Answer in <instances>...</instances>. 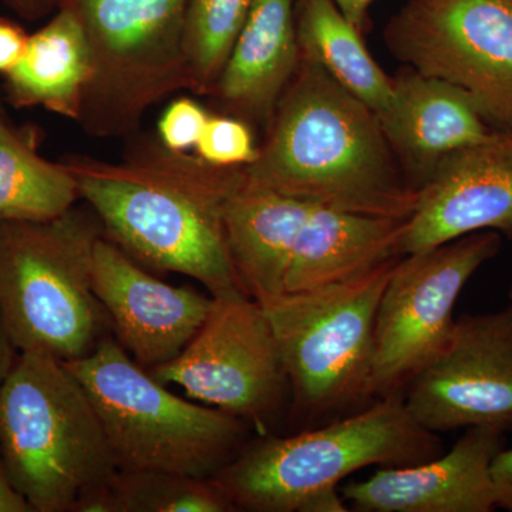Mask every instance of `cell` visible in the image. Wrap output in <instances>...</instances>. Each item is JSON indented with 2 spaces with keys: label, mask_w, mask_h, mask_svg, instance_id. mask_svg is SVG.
<instances>
[{
  "label": "cell",
  "mask_w": 512,
  "mask_h": 512,
  "mask_svg": "<svg viewBox=\"0 0 512 512\" xmlns=\"http://www.w3.org/2000/svg\"><path fill=\"white\" fill-rule=\"evenodd\" d=\"M37 140L33 128L0 130V225L52 220L80 201L67 165L43 157Z\"/></svg>",
  "instance_id": "22"
},
{
  "label": "cell",
  "mask_w": 512,
  "mask_h": 512,
  "mask_svg": "<svg viewBox=\"0 0 512 512\" xmlns=\"http://www.w3.org/2000/svg\"><path fill=\"white\" fill-rule=\"evenodd\" d=\"M0 6L26 22H39L53 15L57 0H0Z\"/></svg>",
  "instance_id": "29"
},
{
  "label": "cell",
  "mask_w": 512,
  "mask_h": 512,
  "mask_svg": "<svg viewBox=\"0 0 512 512\" xmlns=\"http://www.w3.org/2000/svg\"><path fill=\"white\" fill-rule=\"evenodd\" d=\"M495 501L497 508L512 512V448L503 450L494 457L491 464Z\"/></svg>",
  "instance_id": "28"
},
{
  "label": "cell",
  "mask_w": 512,
  "mask_h": 512,
  "mask_svg": "<svg viewBox=\"0 0 512 512\" xmlns=\"http://www.w3.org/2000/svg\"><path fill=\"white\" fill-rule=\"evenodd\" d=\"M424 429L512 430V299L500 311L463 315L446 348L406 387Z\"/></svg>",
  "instance_id": "12"
},
{
  "label": "cell",
  "mask_w": 512,
  "mask_h": 512,
  "mask_svg": "<svg viewBox=\"0 0 512 512\" xmlns=\"http://www.w3.org/2000/svg\"><path fill=\"white\" fill-rule=\"evenodd\" d=\"M393 89L392 106L379 120L417 191L448 154L498 133L466 93L443 80L406 66L393 77Z\"/></svg>",
  "instance_id": "16"
},
{
  "label": "cell",
  "mask_w": 512,
  "mask_h": 512,
  "mask_svg": "<svg viewBox=\"0 0 512 512\" xmlns=\"http://www.w3.org/2000/svg\"><path fill=\"white\" fill-rule=\"evenodd\" d=\"M19 353V349L10 338L8 328L3 322L2 313H0V390L8 379L9 373L12 372Z\"/></svg>",
  "instance_id": "31"
},
{
  "label": "cell",
  "mask_w": 512,
  "mask_h": 512,
  "mask_svg": "<svg viewBox=\"0 0 512 512\" xmlns=\"http://www.w3.org/2000/svg\"><path fill=\"white\" fill-rule=\"evenodd\" d=\"M0 451L33 512H73L119 471L82 383L37 353H19L0 390Z\"/></svg>",
  "instance_id": "5"
},
{
  "label": "cell",
  "mask_w": 512,
  "mask_h": 512,
  "mask_svg": "<svg viewBox=\"0 0 512 512\" xmlns=\"http://www.w3.org/2000/svg\"><path fill=\"white\" fill-rule=\"evenodd\" d=\"M501 244L500 232H473L397 261L376 312V400L403 393L443 352L456 325L458 296Z\"/></svg>",
  "instance_id": "11"
},
{
  "label": "cell",
  "mask_w": 512,
  "mask_h": 512,
  "mask_svg": "<svg viewBox=\"0 0 512 512\" xmlns=\"http://www.w3.org/2000/svg\"><path fill=\"white\" fill-rule=\"evenodd\" d=\"M80 201L104 237L156 274L200 282L211 296L242 289L229 255L225 211L244 168H221L168 150L156 136L134 138L117 161L63 158Z\"/></svg>",
  "instance_id": "1"
},
{
  "label": "cell",
  "mask_w": 512,
  "mask_h": 512,
  "mask_svg": "<svg viewBox=\"0 0 512 512\" xmlns=\"http://www.w3.org/2000/svg\"><path fill=\"white\" fill-rule=\"evenodd\" d=\"M505 446L500 430L471 427L447 454L412 466L382 467L339 487L357 512H491V464Z\"/></svg>",
  "instance_id": "15"
},
{
  "label": "cell",
  "mask_w": 512,
  "mask_h": 512,
  "mask_svg": "<svg viewBox=\"0 0 512 512\" xmlns=\"http://www.w3.org/2000/svg\"><path fill=\"white\" fill-rule=\"evenodd\" d=\"M245 181L333 210L407 220L419 191L375 111L301 56Z\"/></svg>",
  "instance_id": "2"
},
{
  "label": "cell",
  "mask_w": 512,
  "mask_h": 512,
  "mask_svg": "<svg viewBox=\"0 0 512 512\" xmlns=\"http://www.w3.org/2000/svg\"><path fill=\"white\" fill-rule=\"evenodd\" d=\"M399 259L348 281L261 303L278 342L296 419L359 412L375 402L376 312Z\"/></svg>",
  "instance_id": "7"
},
{
  "label": "cell",
  "mask_w": 512,
  "mask_h": 512,
  "mask_svg": "<svg viewBox=\"0 0 512 512\" xmlns=\"http://www.w3.org/2000/svg\"><path fill=\"white\" fill-rule=\"evenodd\" d=\"M64 365L89 394L119 470L214 478L251 439L247 423L177 396L113 336Z\"/></svg>",
  "instance_id": "6"
},
{
  "label": "cell",
  "mask_w": 512,
  "mask_h": 512,
  "mask_svg": "<svg viewBox=\"0 0 512 512\" xmlns=\"http://www.w3.org/2000/svg\"><path fill=\"white\" fill-rule=\"evenodd\" d=\"M6 124H9V121L6 119L5 110H3L2 103H0V130H2Z\"/></svg>",
  "instance_id": "33"
},
{
  "label": "cell",
  "mask_w": 512,
  "mask_h": 512,
  "mask_svg": "<svg viewBox=\"0 0 512 512\" xmlns=\"http://www.w3.org/2000/svg\"><path fill=\"white\" fill-rule=\"evenodd\" d=\"M188 399L269 434L289 394L281 352L261 303L234 289L212 296L207 319L171 362L148 370Z\"/></svg>",
  "instance_id": "9"
},
{
  "label": "cell",
  "mask_w": 512,
  "mask_h": 512,
  "mask_svg": "<svg viewBox=\"0 0 512 512\" xmlns=\"http://www.w3.org/2000/svg\"><path fill=\"white\" fill-rule=\"evenodd\" d=\"M210 114L194 97H175L158 119L156 137L175 153H194Z\"/></svg>",
  "instance_id": "26"
},
{
  "label": "cell",
  "mask_w": 512,
  "mask_h": 512,
  "mask_svg": "<svg viewBox=\"0 0 512 512\" xmlns=\"http://www.w3.org/2000/svg\"><path fill=\"white\" fill-rule=\"evenodd\" d=\"M214 478L160 470H119L80 498L73 512H234Z\"/></svg>",
  "instance_id": "23"
},
{
  "label": "cell",
  "mask_w": 512,
  "mask_h": 512,
  "mask_svg": "<svg viewBox=\"0 0 512 512\" xmlns=\"http://www.w3.org/2000/svg\"><path fill=\"white\" fill-rule=\"evenodd\" d=\"M93 288L113 338L147 370L180 355L212 305L211 295L161 281L106 237L94 249Z\"/></svg>",
  "instance_id": "13"
},
{
  "label": "cell",
  "mask_w": 512,
  "mask_h": 512,
  "mask_svg": "<svg viewBox=\"0 0 512 512\" xmlns=\"http://www.w3.org/2000/svg\"><path fill=\"white\" fill-rule=\"evenodd\" d=\"M188 0H57L86 33L93 76L80 119L97 138L131 137L148 110L188 92ZM56 8V9H57Z\"/></svg>",
  "instance_id": "8"
},
{
  "label": "cell",
  "mask_w": 512,
  "mask_h": 512,
  "mask_svg": "<svg viewBox=\"0 0 512 512\" xmlns=\"http://www.w3.org/2000/svg\"><path fill=\"white\" fill-rule=\"evenodd\" d=\"M295 3L255 0L210 94L217 113L265 133L301 62Z\"/></svg>",
  "instance_id": "17"
},
{
  "label": "cell",
  "mask_w": 512,
  "mask_h": 512,
  "mask_svg": "<svg viewBox=\"0 0 512 512\" xmlns=\"http://www.w3.org/2000/svg\"><path fill=\"white\" fill-rule=\"evenodd\" d=\"M346 19L359 32L365 33L369 25V10L375 0H335Z\"/></svg>",
  "instance_id": "32"
},
{
  "label": "cell",
  "mask_w": 512,
  "mask_h": 512,
  "mask_svg": "<svg viewBox=\"0 0 512 512\" xmlns=\"http://www.w3.org/2000/svg\"><path fill=\"white\" fill-rule=\"evenodd\" d=\"M92 76L82 25L70 10L57 8L42 28L29 33L25 53L3 77V86L15 109H43L77 124Z\"/></svg>",
  "instance_id": "20"
},
{
  "label": "cell",
  "mask_w": 512,
  "mask_h": 512,
  "mask_svg": "<svg viewBox=\"0 0 512 512\" xmlns=\"http://www.w3.org/2000/svg\"><path fill=\"white\" fill-rule=\"evenodd\" d=\"M254 127L247 121L211 113L194 154L205 163L221 168H244L258 157Z\"/></svg>",
  "instance_id": "25"
},
{
  "label": "cell",
  "mask_w": 512,
  "mask_h": 512,
  "mask_svg": "<svg viewBox=\"0 0 512 512\" xmlns=\"http://www.w3.org/2000/svg\"><path fill=\"white\" fill-rule=\"evenodd\" d=\"M397 60L467 94L512 131V0H409L384 29Z\"/></svg>",
  "instance_id": "10"
},
{
  "label": "cell",
  "mask_w": 512,
  "mask_h": 512,
  "mask_svg": "<svg viewBox=\"0 0 512 512\" xmlns=\"http://www.w3.org/2000/svg\"><path fill=\"white\" fill-rule=\"evenodd\" d=\"M29 33L20 23L0 18V76L15 69L28 45Z\"/></svg>",
  "instance_id": "27"
},
{
  "label": "cell",
  "mask_w": 512,
  "mask_h": 512,
  "mask_svg": "<svg viewBox=\"0 0 512 512\" xmlns=\"http://www.w3.org/2000/svg\"><path fill=\"white\" fill-rule=\"evenodd\" d=\"M312 202L244 184L225 211L229 255L242 291L264 303L285 293L293 245Z\"/></svg>",
  "instance_id": "19"
},
{
  "label": "cell",
  "mask_w": 512,
  "mask_h": 512,
  "mask_svg": "<svg viewBox=\"0 0 512 512\" xmlns=\"http://www.w3.org/2000/svg\"><path fill=\"white\" fill-rule=\"evenodd\" d=\"M406 222L333 210L312 202L293 245L285 293L338 284L402 258L400 244Z\"/></svg>",
  "instance_id": "18"
},
{
  "label": "cell",
  "mask_w": 512,
  "mask_h": 512,
  "mask_svg": "<svg viewBox=\"0 0 512 512\" xmlns=\"http://www.w3.org/2000/svg\"><path fill=\"white\" fill-rule=\"evenodd\" d=\"M480 231L512 237V131L440 161L419 188L400 251L416 254Z\"/></svg>",
  "instance_id": "14"
},
{
  "label": "cell",
  "mask_w": 512,
  "mask_h": 512,
  "mask_svg": "<svg viewBox=\"0 0 512 512\" xmlns=\"http://www.w3.org/2000/svg\"><path fill=\"white\" fill-rule=\"evenodd\" d=\"M301 56L318 64L339 86L383 116L392 106L393 77L370 55L359 32L335 0H296Z\"/></svg>",
  "instance_id": "21"
},
{
  "label": "cell",
  "mask_w": 512,
  "mask_h": 512,
  "mask_svg": "<svg viewBox=\"0 0 512 512\" xmlns=\"http://www.w3.org/2000/svg\"><path fill=\"white\" fill-rule=\"evenodd\" d=\"M255 0H188L184 56L188 92L210 97Z\"/></svg>",
  "instance_id": "24"
},
{
  "label": "cell",
  "mask_w": 512,
  "mask_h": 512,
  "mask_svg": "<svg viewBox=\"0 0 512 512\" xmlns=\"http://www.w3.org/2000/svg\"><path fill=\"white\" fill-rule=\"evenodd\" d=\"M101 237L86 202L52 220L0 225V313L20 353L73 362L113 336L93 288Z\"/></svg>",
  "instance_id": "4"
},
{
  "label": "cell",
  "mask_w": 512,
  "mask_h": 512,
  "mask_svg": "<svg viewBox=\"0 0 512 512\" xmlns=\"http://www.w3.org/2000/svg\"><path fill=\"white\" fill-rule=\"evenodd\" d=\"M440 454L437 433L420 426L397 393L319 429L249 439L214 480L237 511L345 512L339 484L346 477Z\"/></svg>",
  "instance_id": "3"
},
{
  "label": "cell",
  "mask_w": 512,
  "mask_h": 512,
  "mask_svg": "<svg viewBox=\"0 0 512 512\" xmlns=\"http://www.w3.org/2000/svg\"><path fill=\"white\" fill-rule=\"evenodd\" d=\"M0 512H33L26 498L10 480L8 468L0 451Z\"/></svg>",
  "instance_id": "30"
},
{
  "label": "cell",
  "mask_w": 512,
  "mask_h": 512,
  "mask_svg": "<svg viewBox=\"0 0 512 512\" xmlns=\"http://www.w3.org/2000/svg\"><path fill=\"white\" fill-rule=\"evenodd\" d=\"M510 299H512V286L510 288Z\"/></svg>",
  "instance_id": "34"
}]
</instances>
